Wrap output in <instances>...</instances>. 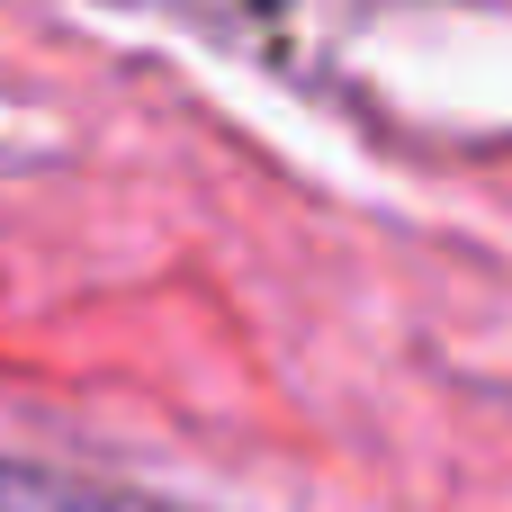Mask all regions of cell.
I'll return each instance as SVG.
<instances>
[{"label": "cell", "instance_id": "6da1fadb", "mask_svg": "<svg viewBox=\"0 0 512 512\" xmlns=\"http://www.w3.org/2000/svg\"><path fill=\"white\" fill-rule=\"evenodd\" d=\"M0 512H198V504L117 486V477H81L54 459H0Z\"/></svg>", "mask_w": 512, "mask_h": 512}]
</instances>
